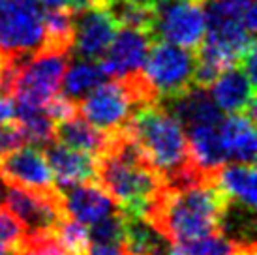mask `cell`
Wrapping results in <instances>:
<instances>
[{
	"instance_id": "obj_30",
	"label": "cell",
	"mask_w": 257,
	"mask_h": 255,
	"mask_svg": "<svg viewBox=\"0 0 257 255\" xmlns=\"http://www.w3.org/2000/svg\"><path fill=\"white\" fill-rule=\"evenodd\" d=\"M43 8H72L73 12H79L88 6V0H40Z\"/></svg>"
},
{
	"instance_id": "obj_31",
	"label": "cell",
	"mask_w": 257,
	"mask_h": 255,
	"mask_svg": "<svg viewBox=\"0 0 257 255\" xmlns=\"http://www.w3.org/2000/svg\"><path fill=\"white\" fill-rule=\"evenodd\" d=\"M235 255H255V242H246V244H242L240 248L236 249Z\"/></svg>"
},
{
	"instance_id": "obj_32",
	"label": "cell",
	"mask_w": 257,
	"mask_h": 255,
	"mask_svg": "<svg viewBox=\"0 0 257 255\" xmlns=\"http://www.w3.org/2000/svg\"><path fill=\"white\" fill-rule=\"evenodd\" d=\"M6 190H8V180L0 175V205H2L4 199H6Z\"/></svg>"
},
{
	"instance_id": "obj_3",
	"label": "cell",
	"mask_w": 257,
	"mask_h": 255,
	"mask_svg": "<svg viewBox=\"0 0 257 255\" xmlns=\"http://www.w3.org/2000/svg\"><path fill=\"white\" fill-rule=\"evenodd\" d=\"M98 184L124 214L145 216L165 182L122 128L113 132L107 150L98 158Z\"/></svg>"
},
{
	"instance_id": "obj_34",
	"label": "cell",
	"mask_w": 257,
	"mask_h": 255,
	"mask_svg": "<svg viewBox=\"0 0 257 255\" xmlns=\"http://www.w3.org/2000/svg\"><path fill=\"white\" fill-rule=\"evenodd\" d=\"M8 60H10V57H8L6 53L0 51V75H2V71H4V68H6Z\"/></svg>"
},
{
	"instance_id": "obj_10",
	"label": "cell",
	"mask_w": 257,
	"mask_h": 255,
	"mask_svg": "<svg viewBox=\"0 0 257 255\" xmlns=\"http://www.w3.org/2000/svg\"><path fill=\"white\" fill-rule=\"evenodd\" d=\"M116 30H118V23L109 8H83L75 12L70 53H75L79 58L100 60L113 42Z\"/></svg>"
},
{
	"instance_id": "obj_2",
	"label": "cell",
	"mask_w": 257,
	"mask_h": 255,
	"mask_svg": "<svg viewBox=\"0 0 257 255\" xmlns=\"http://www.w3.org/2000/svg\"><path fill=\"white\" fill-rule=\"evenodd\" d=\"M124 128L167 186H182L210 177L193 163L184 126L162 103L137 109Z\"/></svg>"
},
{
	"instance_id": "obj_20",
	"label": "cell",
	"mask_w": 257,
	"mask_h": 255,
	"mask_svg": "<svg viewBox=\"0 0 257 255\" xmlns=\"http://www.w3.org/2000/svg\"><path fill=\"white\" fill-rule=\"evenodd\" d=\"M218 132L231 160L253 163L255 160V116L231 114L221 118Z\"/></svg>"
},
{
	"instance_id": "obj_11",
	"label": "cell",
	"mask_w": 257,
	"mask_h": 255,
	"mask_svg": "<svg viewBox=\"0 0 257 255\" xmlns=\"http://www.w3.org/2000/svg\"><path fill=\"white\" fill-rule=\"evenodd\" d=\"M154 36L149 30L134 27H118L113 42L98 60L103 73L111 79H120L143 70Z\"/></svg>"
},
{
	"instance_id": "obj_16",
	"label": "cell",
	"mask_w": 257,
	"mask_h": 255,
	"mask_svg": "<svg viewBox=\"0 0 257 255\" xmlns=\"http://www.w3.org/2000/svg\"><path fill=\"white\" fill-rule=\"evenodd\" d=\"M184 128L218 126L221 122V111L203 86L193 85L175 98L160 101Z\"/></svg>"
},
{
	"instance_id": "obj_8",
	"label": "cell",
	"mask_w": 257,
	"mask_h": 255,
	"mask_svg": "<svg viewBox=\"0 0 257 255\" xmlns=\"http://www.w3.org/2000/svg\"><path fill=\"white\" fill-rule=\"evenodd\" d=\"M4 203L8 210L21 221L27 234L53 233L58 223L68 218L58 188L53 191H34L8 182Z\"/></svg>"
},
{
	"instance_id": "obj_22",
	"label": "cell",
	"mask_w": 257,
	"mask_h": 255,
	"mask_svg": "<svg viewBox=\"0 0 257 255\" xmlns=\"http://www.w3.org/2000/svg\"><path fill=\"white\" fill-rule=\"evenodd\" d=\"M14 120L21 130L23 139L27 145H34L42 149L47 143L55 141V120L42 107L14 103Z\"/></svg>"
},
{
	"instance_id": "obj_1",
	"label": "cell",
	"mask_w": 257,
	"mask_h": 255,
	"mask_svg": "<svg viewBox=\"0 0 257 255\" xmlns=\"http://www.w3.org/2000/svg\"><path fill=\"white\" fill-rule=\"evenodd\" d=\"M227 195L216 184L214 175L182 186L165 184L145 212L173 246L212 233H221L229 208Z\"/></svg>"
},
{
	"instance_id": "obj_24",
	"label": "cell",
	"mask_w": 257,
	"mask_h": 255,
	"mask_svg": "<svg viewBox=\"0 0 257 255\" xmlns=\"http://www.w3.org/2000/svg\"><path fill=\"white\" fill-rule=\"evenodd\" d=\"M246 242L235 240L223 233H212L207 236H201V238L180 242V244H177V248L180 251H184L186 255H235L236 249Z\"/></svg>"
},
{
	"instance_id": "obj_28",
	"label": "cell",
	"mask_w": 257,
	"mask_h": 255,
	"mask_svg": "<svg viewBox=\"0 0 257 255\" xmlns=\"http://www.w3.org/2000/svg\"><path fill=\"white\" fill-rule=\"evenodd\" d=\"M25 236H27V231L21 225V221L8 210V206L0 205V240L19 248Z\"/></svg>"
},
{
	"instance_id": "obj_6",
	"label": "cell",
	"mask_w": 257,
	"mask_h": 255,
	"mask_svg": "<svg viewBox=\"0 0 257 255\" xmlns=\"http://www.w3.org/2000/svg\"><path fill=\"white\" fill-rule=\"evenodd\" d=\"M195 60V51L164 40L152 42L141 73L158 101L175 98L193 86Z\"/></svg>"
},
{
	"instance_id": "obj_23",
	"label": "cell",
	"mask_w": 257,
	"mask_h": 255,
	"mask_svg": "<svg viewBox=\"0 0 257 255\" xmlns=\"http://www.w3.org/2000/svg\"><path fill=\"white\" fill-rule=\"evenodd\" d=\"M73 19L75 12L72 8H49L43 14V29H45L43 45L64 51L72 49Z\"/></svg>"
},
{
	"instance_id": "obj_4",
	"label": "cell",
	"mask_w": 257,
	"mask_h": 255,
	"mask_svg": "<svg viewBox=\"0 0 257 255\" xmlns=\"http://www.w3.org/2000/svg\"><path fill=\"white\" fill-rule=\"evenodd\" d=\"M160 103L147 85L143 73L137 71L109 83H101L77 101L79 114L103 132H118L128 124L137 109Z\"/></svg>"
},
{
	"instance_id": "obj_33",
	"label": "cell",
	"mask_w": 257,
	"mask_h": 255,
	"mask_svg": "<svg viewBox=\"0 0 257 255\" xmlns=\"http://www.w3.org/2000/svg\"><path fill=\"white\" fill-rule=\"evenodd\" d=\"M114 0H88V6H103V8H109L113 4Z\"/></svg>"
},
{
	"instance_id": "obj_15",
	"label": "cell",
	"mask_w": 257,
	"mask_h": 255,
	"mask_svg": "<svg viewBox=\"0 0 257 255\" xmlns=\"http://www.w3.org/2000/svg\"><path fill=\"white\" fill-rule=\"evenodd\" d=\"M58 190L62 193L68 216L85 225H92L101 218L118 210V205L114 203V199L98 182L73 184L58 188Z\"/></svg>"
},
{
	"instance_id": "obj_27",
	"label": "cell",
	"mask_w": 257,
	"mask_h": 255,
	"mask_svg": "<svg viewBox=\"0 0 257 255\" xmlns=\"http://www.w3.org/2000/svg\"><path fill=\"white\" fill-rule=\"evenodd\" d=\"M15 255H70L66 251L53 233H34L27 234Z\"/></svg>"
},
{
	"instance_id": "obj_12",
	"label": "cell",
	"mask_w": 257,
	"mask_h": 255,
	"mask_svg": "<svg viewBox=\"0 0 257 255\" xmlns=\"http://www.w3.org/2000/svg\"><path fill=\"white\" fill-rule=\"evenodd\" d=\"M0 175L10 184H17L34 191H53L55 184L53 171L40 147L21 145L0 156Z\"/></svg>"
},
{
	"instance_id": "obj_21",
	"label": "cell",
	"mask_w": 257,
	"mask_h": 255,
	"mask_svg": "<svg viewBox=\"0 0 257 255\" xmlns=\"http://www.w3.org/2000/svg\"><path fill=\"white\" fill-rule=\"evenodd\" d=\"M107 79L103 73L98 60H88V58H79L77 62L68 66L62 75V90L66 98L73 99L77 103L81 98L94 90L98 85H101Z\"/></svg>"
},
{
	"instance_id": "obj_19",
	"label": "cell",
	"mask_w": 257,
	"mask_h": 255,
	"mask_svg": "<svg viewBox=\"0 0 257 255\" xmlns=\"http://www.w3.org/2000/svg\"><path fill=\"white\" fill-rule=\"evenodd\" d=\"M188 143L193 163L205 175H214L223 163L231 160L223 147L218 126L188 128Z\"/></svg>"
},
{
	"instance_id": "obj_14",
	"label": "cell",
	"mask_w": 257,
	"mask_h": 255,
	"mask_svg": "<svg viewBox=\"0 0 257 255\" xmlns=\"http://www.w3.org/2000/svg\"><path fill=\"white\" fill-rule=\"evenodd\" d=\"M43 154L58 188L98 182V158L73 150L58 141L47 143L43 147Z\"/></svg>"
},
{
	"instance_id": "obj_18",
	"label": "cell",
	"mask_w": 257,
	"mask_h": 255,
	"mask_svg": "<svg viewBox=\"0 0 257 255\" xmlns=\"http://www.w3.org/2000/svg\"><path fill=\"white\" fill-rule=\"evenodd\" d=\"M216 184L227 195L231 205L255 212V165L253 163H223L214 173Z\"/></svg>"
},
{
	"instance_id": "obj_9",
	"label": "cell",
	"mask_w": 257,
	"mask_h": 255,
	"mask_svg": "<svg viewBox=\"0 0 257 255\" xmlns=\"http://www.w3.org/2000/svg\"><path fill=\"white\" fill-rule=\"evenodd\" d=\"M207 32L203 0H167L156 8L152 36L195 51Z\"/></svg>"
},
{
	"instance_id": "obj_13",
	"label": "cell",
	"mask_w": 257,
	"mask_h": 255,
	"mask_svg": "<svg viewBox=\"0 0 257 255\" xmlns=\"http://www.w3.org/2000/svg\"><path fill=\"white\" fill-rule=\"evenodd\" d=\"M208 88L210 98L221 113L255 116V83L240 64L221 71Z\"/></svg>"
},
{
	"instance_id": "obj_17",
	"label": "cell",
	"mask_w": 257,
	"mask_h": 255,
	"mask_svg": "<svg viewBox=\"0 0 257 255\" xmlns=\"http://www.w3.org/2000/svg\"><path fill=\"white\" fill-rule=\"evenodd\" d=\"M113 132H103L86 122L81 114H73L72 118H66L55 124V141L62 143L73 150L100 158L107 150Z\"/></svg>"
},
{
	"instance_id": "obj_26",
	"label": "cell",
	"mask_w": 257,
	"mask_h": 255,
	"mask_svg": "<svg viewBox=\"0 0 257 255\" xmlns=\"http://www.w3.org/2000/svg\"><path fill=\"white\" fill-rule=\"evenodd\" d=\"M90 233V240L94 244H122L124 240V214L122 210H114L100 221L92 223Z\"/></svg>"
},
{
	"instance_id": "obj_25",
	"label": "cell",
	"mask_w": 257,
	"mask_h": 255,
	"mask_svg": "<svg viewBox=\"0 0 257 255\" xmlns=\"http://www.w3.org/2000/svg\"><path fill=\"white\" fill-rule=\"evenodd\" d=\"M53 234L58 240V244L70 255H86L90 246H92L88 225L73 220L70 216L58 223V227L53 231Z\"/></svg>"
},
{
	"instance_id": "obj_35",
	"label": "cell",
	"mask_w": 257,
	"mask_h": 255,
	"mask_svg": "<svg viewBox=\"0 0 257 255\" xmlns=\"http://www.w3.org/2000/svg\"><path fill=\"white\" fill-rule=\"evenodd\" d=\"M132 2H137V4H147V6H152L150 0H132Z\"/></svg>"
},
{
	"instance_id": "obj_7",
	"label": "cell",
	"mask_w": 257,
	"mask_h": 255,
	"mask_svg": "<svg viewBox=\"0 0 257 255\" xmlns=\"http://www.w3.org/2000/svg\"><path fill=\"white\" fill-rule=\"evenodd\" d=\"M43 6L40 0L0 2V51L8 57H25L45 42Z\"/></svg>"
},
{
	"instance_id": "obj_5",
	"label": "cell",
	"mask_w": 257,
	"mask_h": 255,
	"mask_svg": "<svg viewBox=\"0 0 257 255\" xmlns=\"http://www.w3.org/2000/svg\"><path fill=\"white\" fill-rule=\"evenodd\" d=\"M70 62V51L42 45L38 51L15 57L14 103L42 107L58 94L62 75Z\"/></svg>"
},
{
	"instance_id": "obj_29",
	"label": "cell",
	"mask_w": 257,
	"mask_h": 255,
	"mask_svg": "<svg viewBox=\"0 0 257 255\" xmlns=\"http://www.w3.org/2000/svg\"><path fill=\"white\" fill-rule=\"evenodd\" d=\"M86 255H128L122 244H92Z\"/></svg>"
}]
</instances>
